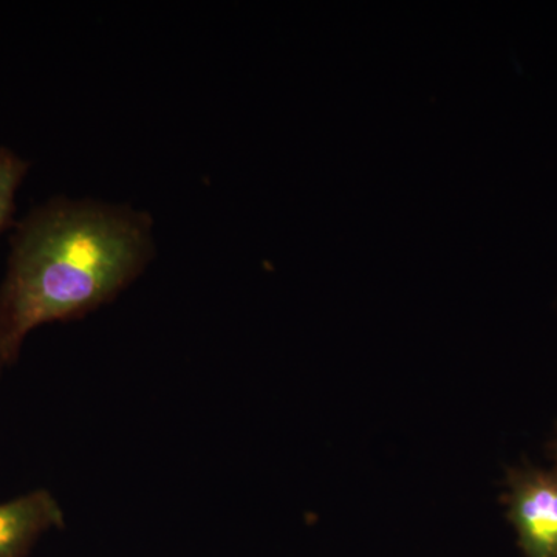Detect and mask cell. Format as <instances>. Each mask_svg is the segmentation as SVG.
<instances>
[{
    "instance_id": "6da1fadb",
    "label": "cell",
    "mask_w": 557,
    "mask_h": 557,
    "mask_svg": "<svg viewBox=\"0 0 557 557\" xmlns=\"http://www.w3.org/2000/svg\"><path fill=\"white\" fill-rule=\"evenodd\" d=\"M157 256L153 219L129 203L54 196L17 220L0 284V366L32 332L113 302Z\"/></svg>"
},
{
    "instance_id": "7a4b0ae2",
    "label": "cell",
    "mask_w": 557,
    "mask_h": 557,
    "mask_svg": "<svg viewBox=\"0 0 557 557\" xmlns=\"http://www.w3.org/2000/svg\"><path fill=\"white\" fill-rule=\"evenodd\" d=\"M500 502L523 557H557V469L508 468Z\"/></svg>"
},
{
    "instance_id": "3957f363",
    "label": "cell",
    "mask_w": 557,
    "mask_h": 557,
    "mask_svg": "<svg viewBox=\"0 0 557 557\" xmlns=\"http://www.w3.org/2000/svg\"><path fill=\"white\" fill-rule=\"evenodd\" d=\"M64 523V509L49 490L0 502V557H27L40 539Z\"/></svg>"
},
{
    "instance_id": "277c9868",
    "label": "cell",
    "mask_w": 557,
    "mask_h": 557,
    "mask_svg": "<svg viewBox=\"0 0 557 557\" xmlns=\"http://www.w3.org/2000/svg\"><path fill=\"white\" fill-rule=\"evenodd\" d=\"M32 163L9 146H0V234L16 225V197Z\"/></svg>"
},
{
    "instance_id": "5b68a950",
    "label": "cell",
    "mask_w": 557,
    "mask_h": 557,
    "mask_svg": "<svg viewBox=\"0 0 557 557\" xmlns=\"http://www.w3.org/2000/svg\"><path fill=\"white\" fill-rule=\"evenodd\" d=\"M547 450L549 458H552V460L555 461L557 469V424L555 438H553L552 442L548 443Z\"/></svg>"
}]
</instances>
